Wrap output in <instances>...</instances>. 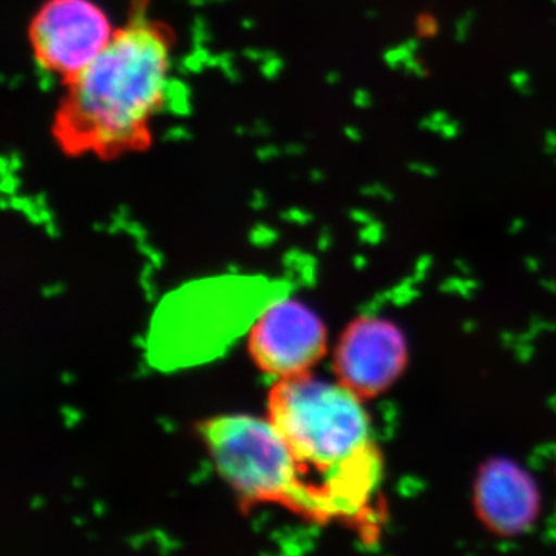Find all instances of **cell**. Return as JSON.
<instances>
[{
    "label": "cell",
    "instance_id": "1",
    "mask_svg": "<svg viewBox=\"0 0 556 556\" xmlns=\"http://www.w3.org/2000/svg\"><path fill=\"white\" fill-rule=\"evenodd\" d=\"M269 420L298 460L300 514L314 519L361 508L375 478L368 417L356 394L306 375L278 380Z\"/></svg>",
    "mask_w": 556,
    "mask_h": 556
},
{
    "label": "cell",
    "instance_id": "6",
    "mask_svg": "<svg viewBox=\"0 0 556 556\" xmlns=\"http://www.w3.org/2000/svg\"><path fill=\"white\" fill-rule=\"evenodd\" d=\"M36 56L75 78L113 38L104 11L91 0H49L31 24Z\"/></svg>",
    "mask_w": 556,
    "mask_h": 556
},
{
    "label": "cell",
    "instance_id": "2",
    "mask_svg": "<svg viewBox=\"0 0 556 556\" xmlns=\"http://www.w3.org/2000/svg\"><path fill=\"white\" fill-rule=\"evenodd\" d=\"M169 43L155 27H127L72 79L61 127L73 148L113 152L146 139V124L163 109Z\"/></svg>",
    "mask_w": 556,
    "mask_h": 556
},
{
    "label": "cell",
    "instance_id": "7",
    "mask_svg": "<svg viewBox=\"0 0 556 556\" xmlns=\"http://www.w3.org/2000/svg\"><path fill=\"white\" fill-rule=\"evenodd\" d=\"M405 342L390 321H356L336 353L340 382L356 396H375L390 386L405 364Z\"/></svg>",
    "mask_w": 556,
    "mask_h": 556
},
{
    "label": "cell",
    "instance_id": "24",
    "mask_svg": "<svg viewBox=\"0 0 556 556\" xmlns=\"http://www.w3.org/2000/svg\"><path fill=\"white\" fill-rule=\"evenodd\" d=\"M237 134L239 135H244V134H248V129H243V127H237L236 129Z\"/></svg>",
    "mask_w": 556,
    "mask_h": 556
},
{
    "label": "cell",
    "instance_id": "23",
    "mask_svg": "<svg viewBox=\"0 0 556 556\" xmlns=\"http://www.w3.org/2000/svg\"><path fill=\"white\" fill-rule=\"evenodd\" d=\"M207 2H208V0H190V5L203 7V5H206Z\"/></svg>",
    "mask_w": 556,
    "mask_h": 556
},
{
    "label": "cell",
    "instance_id": "20",
    "mask_svg": "<svg viewBox=\"0 0 556 556\" xmlns=\"http://www.w3.org/2000/svg\"><path fill=\"white\" fill-rule=\"evenodd\" d=\"M299 149H300L299 146L289 144V146H287V148H283V152L288 153V155H295V153L300 152Z\"/></svg>",
    "mask_w": 556,
    "mask_h": 556
},
{
    "label": "cell",
    "instance_id": "12",
    "mask_svg": "<svg viewBox=\"0 0 556 556\" xmlns=\"http://www.w3.org/2000/svg\"><path fill=\"white\" fill-rule=\"evenodd\" d=\"M211 39L207 30V22L203 16H197L192 24L193 46H204Z\"/></svg>",
    "mask_w": 556,
    "mask_h": 556
},
{
    "label": "cell",
    "instance_id": "5",
    "mask_svg": "<svg viewBox=\"0 0 556 556\" xmlns=\"http://www.w3.org/2000/svg\"><path fill=\"white\" fill-rule=\"evenodd\" d=\"M327 334L313 311L280 295L249 328V353L262 371L277 378L305 375L324 356Z\"/></svg>",
    "mask_w": 556,
    "mask_h": 556
},
{
    "label": "cell",
    "instance_id": "11",
    "mask_svg": "<svg viewBox=\"0 0 556 556\" xmlns=\"http://www.w3.org/2000/svg\"><path fill=\"white\" fill-rule=\"evenodd\" d=\"M204 67H206V64L193 53H190L189 56L181 58V60L177 62L179 75H199V73L203 72Z\"/></svg>",
    "mask_w": 556,
    "mask_h": 556
},
{
    "label": "cell",
    "instance_id": "16",
    "mask_svg": "<svg viewBox=\"0 0 556 556\" xmlns=\"http://www.w3.org/2000/svg\"><path fill=\"white\" fill-rule=\"evenodd\" d=\"M53 70H49V72H43L38 75V87L40 91H51L54 87V76Z\"/></svg>",
    "mask_w": 556,
    "mask_h": 556
},
{
    "label": "cell",
    "instance_id": "4",
    "mask_svg": "<svg viewBox=\"0 0 556 556\" xmlns=\"http://www.w3.org/2000/svg\"><path fill=\"white\" fill-rule=\"evenodd\" d=\"M219 473L241 497L278 503L300 511L298 460L273 422L251 416H222L201 424Z\"/></svg>",
    "mask_w": 556,
    "mask_h": 556
},
{
    "label": "cell",
    "instance_id": "15",
    "mask_svg": "<svg viewBox=\"0 0 556 556\" xmlns=\"http://www.w3.org/2000/svg\"><path fill=\"white\" fill-rule=\"evenodd\" d=\"M281 149H278L277 146H265V148H260L255 155L263 163H268V161L277 159L280 155Z\"/></svg>",
    "mask_w": 556,
    "mask_h": 556
},
{
    "label": "cell",
    "instance_id": "14",
    "mask_svg": "<svg viewBox=\"0 0 556 556\" xmlns=\"http://www.w3.org/2000/svg\"><path fill=\"white\" fill-rule=\"evenodd\" d=\"M190 138V131L182 126L170 127L164 134V141L179 142Z\"/></svg>",
    "mask_w": 556,
    "mask_h": 556
},
{
    "label": "cell",
    "instance_id": "19",
    "mask_svg": "<svg viewBox=\"0 0 556 556\" xmlns=\"http://www.w3.org/2000/svg\"><path fill=\"white\" fill-rule=\"evenodd\" d=\"M252 134L257 135V137H266V135L269 134L270 129L268 124L265 123V121H257V123L254 124V129L251 130Z\"/></svg>",
    "mask_w": 556,
    "mask_h": 556
},
{
    "label": "cell",
    "instance_id": "13",
    "mask_svg": "<svg viewBox=\"0 0 556 556\" xmlns=\"http://www.w3.org/2000/svg\"><path fill=\"white\" fill-rule=\"evenodd\" d=\"M21 179L16 177L14 172H10V174L2 175V192L5 195H14L16 190L20 189Z\"/></svg>",
    "mask_w": 556,
    "mask_h": 556
},
{
    "label": "cell",
    "instance_id": "8",
    "mask_svg": "<svg viewBox=\"0 0 556 556\" xmlns=\"http://www.w3.org/2000/svg\"><path fill=\"white\" fill-rule=\"evenodd\" d=\"M482 518L496 532L518 533L532 525L538 495L532 481L514 464L496 460L482 471L478 484Z\"/></svg>",
    "mask_w": 556,
    "mask_h": 556
},
{
    "label": "cell",
    "instance_id": "17",
    "mask_svg": "<svg viewBox=\"0 0 556 556\" xmlns=\"http://www.w3.org/2000/svg\"><path fill=\"white\" fill-rule=\"evenodd\" d=\"M7 159H9L10 170L14 172V174L20 172L22 166H24V160H22L21 153L16 152V150H13L10 155H7Z\"/></svg>",
    "mask_w": 556,
    "mask_h": 556
},
{
    "label": "cell",
    "instance_id": "25",
    "mask_svg": "<svg viewBox=\"0 0 556 556\" xmlns=\"http://www.w3.org/2000/svg\"><path fill=\"white\" fill-rule=\"evenodd\" d=\"M218 2H223V0H218Z\"/></svg>",
    "mask_w": 556,
    "mask_h": 556
},
{
    "label": "cell",
    "instance_id": "9",
    "mask_svg": "<svg viewBox=\"0 0 556 556\" xmlns=\"http://www.w3.org/2000/svg\"><path fill=\"white\" fill-rule=\"evenodd\" d=\"M163 110L178 118H186L192 113L190 87L179 78H167L163 90Z\"/></svg>",
    "mask_w": 556,
    "mask_h": 556
},
{
    "label": "cell",
    "instance_id": "10",
    "mask_svg": "<svg viewBox=\"0 0 556 556\" xmlns=\"http://www.w3.org/2000/svg\"><path fill=\"white\" fill-rule=\"evenodd\" d=\"M283 67L285 62L280 56H278L276 51L268 50L265 60L260 62V72H262V75L269 80L276 79Z\"/></svg>",
    "mask_w": 556,
    "mask_h": 556
},
{
    "label": "cell",
    "instance_id": "18",
    "mask_svg": "<svg viewBox=\"0 0 556 556\" xmlns=\"http://www.w3.org/2000/svg\"><path fill=\"white\" fill-rule=\"evenodd\" d=\"M266 53H268V50L247 49L243 51V56L252 62H262L265 60Z\"/></svg>",
    "mask_w": 556,
    "mask_h": 556
},
{
    "label": "cell",
    "instance_id": "21",
    "mask_svg": "<svg viewBox=\"0 0 556 556\" xmlns=\"http://www.w3.org/2000/svg\"><path fill=\"white\" fill-rule=\"evenodd\" d=\"M255 22L252 20H243L241 21V27L244 28V30H252L254 28Z\"/></svg>",
    "mask_w": 556,
    "mask_h": 556
},
{
    "label": "cell",
    "instance_id": "22",
    "mask_svg": "<svg viewBox=\"0 0 556 556\" xmlns=\"http://www.w3.org/2000/svg\"><path fill=\"white\" fill-rule=\"evenodd\" d=\"M22 80V76L17 75L16 78L10 80V87L11 89H17L20 87Z\"/></svg>",
    "mask_w": 556,
    "mask_h": 556
},
{
    "label": "cell",
    "instance_id": "3",
    "mask_svg": "<svg viewBox=\"0 0 556 556\" xmlns=\"http://www.w3.org/2000/svg\"><path fill=\"white\" fill-rule=\"evenodd\" d=\"M283 294L281 285L248 277L218 278L179 289L161 305L150 328V361L170 369L217 356Z\"/></svg>",
    "mask_w": 556,
    "mask_h": 556
}]
</instances>
